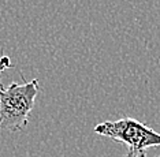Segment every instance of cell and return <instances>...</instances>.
Returning <instances> with one entry per match:
<instances>
[{
    "label": "cell",
    "mask_w": 160,
    "mask_h": 157,
    "mask_svg": "<svg viewBox=\"0 0 160 157\" xmlns=\"http://www.w3.org/2000/svg\"><path fill=\"white\" fill-rule=\"evenodd\" d=\"M38 90L37 79L25 83L12 82L7 87L0 83V130L17 133L28 126Z\"/></svg>",
    "instance_id": "obj_1"
},
{
    "label": "cell",
    "mask_w": 160,
    "mask_h": 157,
    "mask_svg": "<svg viewBox=\"0 0 160 157\" xmlns=\"http://www.w3.org/2000/svg\"><path fill=\"white\" fill-rule=\"evenodd\" d=\"M94 133L116 142L126 144L137 157H145L148 148L160 146V134L133 118L103 122L94 126Z\"/></svg>",
    "instance_id": "obj_2"
},
{
    "label": "cell",
    "mask_w": 160,
    "mask_h": 157,
    "mask_svg": "<svg viewBox=\"0 0 160 157\" xmlns=\"http://www.w3.org/2000/svg\"><path fill=\"white\" fill-rule=\"evenodd\" d=\"M12 67V63H11V59H10L7 55H3L2 57H0V75H2V72L7 70V68H11Z\"/></svg>",
    "instance_id": "obj_3"
},
{
    "label": "cell",
    "mask_w": 160,
    "mask_h": 157,
    "mask_svg": "<svg viewBox=\"0 0 160 157\" xmlns=\"http://www.w3.org/2000/svg\"><path fill=\"white\" fill-rule=\"evenodd\" d=\"M123 157H137L136 156V153H134V150H132V149H129V150H127V153Z\"/></svg>",
    "instance_id": "obj_4"
},
{
    "label": "cell",
    "mask_w": 160,
    "mask_h": 157,
    "mask_svg": "<svg viewBox=\"0 0 160 157\" xmlns=\"http://www.w3.org/2000/svg\"><path fill=\"white\" fill-rule=\"evenodd\" d=\"M155 157H160V155H158V156H155Z\"/></svg>",
    "instance_id": "obj_5"
}]
</instances>
